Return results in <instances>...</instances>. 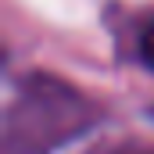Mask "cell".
Wrapping results in <instances>:
<instances>
[{"instance_id":"obj_1","label":"cell","mask_w":154,"mask_h":154,"mask_svg":"<svg viewBox=\"0 0 154 154\" xmlns=\"http://www.w3.org/2000/svg\"><path fill=\"white\" fill-rule=\"evenodd\" d=\"M140 54H143V61L151 65V72H154V22L143 29V36H140Z\"/></svg>"}]
</instances>
